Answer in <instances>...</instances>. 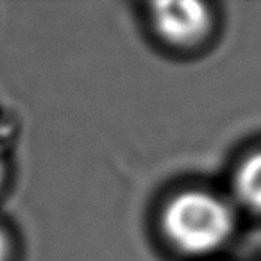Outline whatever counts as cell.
<instances>
[{
    "label": "cell",
    "instance_id": "6da1fadb",
    "mask_svg": "<svg viewBox=\"0 0 261 261\" xmlns=\"http://www.w3.org/2000/svg\"><path fill=\"white\" fill-rule=\"evenodd\" d=\"M234 217L220 197L202 190L175 193L161 211V231L174 249L204 256L220 249L232 234Z\"/></svg>",
    "mask_w": 261,
    "mask_h": 261
},
{
    "label": "cell",
    "instance_id": "7a4b0ae2",
    "mask_svg": "<svg viewBox=\"0 0 261 261\" xmlns=\"http://www.w3.org/2000/svg\"><path fill=\"white\" fill-rule=\"evenodd\" d=\"M211 11L204 2L170 0L150 6L154 33L172 47H192L202 41L211 29Z\"/></svg>",
    "mask_w": 261,
    "mask_h": 261
},
{
    "label": "cell",
    "instance_id": "3957f363",
    "mask_svg": "<svg viewBox=\"0 0 261 261\" xmlns=\"http://www.w3.org/2000/svg\"><path fill=\"white\" fill-rule=\"evenodd\" d=\"M234 192L243 206L261 213V150L242 161L234 174Z\"/></svg>",
    "mask_w": 261,
    "mask_h": 261
},
{
    "label": "cell",
    "instance_id": "277c9868",
    "mask_svg": "<svg viewBox=\"0 0 261 261\" xmlns=\"http://www.w3.org/2000/svg\"><path fill=\"white\" fill-rule=\"evenodd\" d=\"M9 252H11V243H9V238H8V234H6V231L0 227V261H8Z\"/></svg>",
    "mask_w": 261,
    "mask_h": 261
},
{
    "label": "cell",
    "instance_id": "5b68a950",
    "mask_svg": "<svg viewBox=\"0 0 261 261\" xmlns=\"http://www.w3.org/2000/svg\"><path fill=\"white\" fill-rule=\"evenodd\" d=\"M4 175H6L4 161H2V158H0V186H2V182H4Z\"/></svg>",
    "mask_w": 261,
    "mask_h": 261
}]
</instances>
